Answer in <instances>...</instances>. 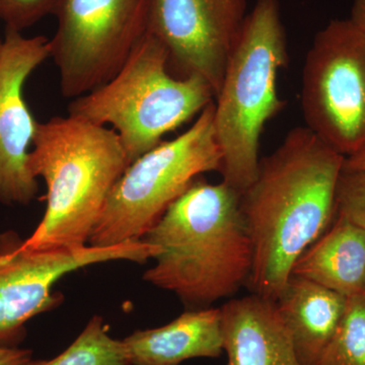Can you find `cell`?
<instances>
[{"mask_svg": "<svg viewBox=\"0 0 365 365\" xmlns=\"http://www.w3.org/2000/svg\"><path fill=\"white\" fill-rule=\"evenodd\" d=\"M248 0H150L148 33L177 78H198L215 95L246 21Z\"/></svg>", "mask_w": 365, "mask_h": 365, "instance_id": "cell-10", "label": "cell"}, {"mask_svg": "<svg viewBox=\"0 0 365 365\" xmlns=\"http://www.w3.org/2000/svg\"><path fill=\"white\" fill-rule=\"evenodd\" d=\"M14 230L0 234V347H18L26 337V324L58 306L62 297L54 285L66 274L111 261L143 263L153 259L157 247L141 241L112 247L30 251Z\"/></svg>", "mask_w": 365, "mask_h": 365, "instance_id": "cell-9", "label": "cell"}, {"mask_svg": "<svg viewBox=\"0 0 365 365\" xmlns=\"http://www.w3.org/2000/svg\"><path fill=\"white\" fill-rule=\"evenodd\" d=\"M307 127L350 158L365 150V32L350 19L314 36L302 73Z\"/></svg>", "mask_w": 365, "mask_h": 365, "instance_id": "cell-7", "label": "cell"}, {"mask_svg": "<svg viewBox=\"0 0 365 365\" xmlns=\"http://www.w3.org/2000/svg\"><path fill=\"white\" fill-rule=\"evenodd\" d=\"M215 98V91L202 79L172 76L167 50L148 33L109 81L69 103L68 115L110 125L131 163Z\"/></svg>", "mask_w": 365, "mask_h": 365, "instance_id": "cell-5", "label": "cell"}, {"mask_svg": "<svg viewBox=\"0 0 365 365\" xmlns=\"http://www.w3.org/2000/svg\"><path fill=\"white\" fill-rule=\"evenodd\" d=\"M33 351L19 347H0V365H23L32 359Z\"/></svg>", "mask_w": 365, "mask_h": 365, "instance_id": "cell-20", "label": "cell"}, {"mask_svg": "<svg viewBox=\"0 0 365 365\" xmlns=\"http://www.w3.org/2000/svg\"><path fill=\"white\" fill-rule=\"evenodd\" d=\"M349 19L365 32V0H353Z\"/></svg>", "mask_w": 365, "mask_h": 365, "instance_id": "cell-21", "label": "cell"}, {"mask_svg": "<svg viewBox=\"0 0 365 365\" xmlns=\"http://www.w3.org/2000/svg\"><path fill=\"white\" fill-rule=\"evenodd\" d=\"M215 102L181 135L162 141L132 162L110 192L88 245L141 241L170 204L204 173L220 172Z\"/></svg>", "mask_w": 365, "mask_h": 365, "instance_id": "cell-6", "label": "cell"}, {"mask_svg": "<svg viewBox=\"0 0 365 365\" xmlns=\"http://www.w3.org/2000/svg\"><path fill=\"white\" fill-rule=\"evenodd\" d=\"M337 213L365 232V170H343L337 189Z\"/></svg>", "mask_w": 365, "mask_h": 365, "instance_id": "cell-19", "label": "cell"}, {"mask_svg": "<svg viewBox=\"0 0 365 365\" xmlns=\"http://www.w3.org/2000/svg\"><path fill=\"white\" fill-rule=\"evenodd\" d=\"M345 157L311 129L297 127L260 160L241 196L253 264L252 294L275 302L295 261L337 215V189Z\"/></svg>", "mask_w": 365, "mask_h": 365, "instance_id": "cell-1", "label": "cell"}, {"mask_svg": "<svg viewBox=\"0 0 365 365\" xmlns=\"http://www.w3.org/2000/svg\"><path fill=\"white\" fill-rule=\"evenodd\" d=\"M61 0H0V19L21 32L48 14H56Z\"/></svg>", "mask_w": 365, "mask_h": 365, "instance_id": "cell-18", "label": "cell"}, {"mask_svg": "<svg viewBox=\"0 0 365 365\" xmlns=\"http://www.w3.org/2000/svg\"><path fill=\"white\" fill-rule=\"evenodd\" d=\"M131 365H180L193 359H217L223 353L220 309L185 312L160 328L138 330L125 338Z\"/></svg>", "mask_w": 365, "mask_h": 365, "instance_id": "cell-13", "label": "cell"}, {"mask_svg": "<svg viewBox=\"0 0 365 365\" xmlns=\"http://www.w3.org/2000/svg\"><path fill=\"white\" fill-rule=\"evenodd\" d=\"M227 365H302L273 300L257 294L220 307Z\"/></svg>", "mask_w": 365, "mask_h": 365, "instance_id": "cell-12", "label": "cell"}, {"mask_svg": "<svg viewBox=\"0 0 365 365\" xmlns=\"http://www.w3.org/2000/svg\"><path fill=\"white\" fill-rule=\"evenodd\" d=\"M150 0H61L50 40L66 98L104 85L148 33Z\"/></svg>", "mask_w": 365, "mask_h": 365, "instance_id": "cell-8", "label": "cell"}, {"mask_svg": "<svg viewBox=\"0 0 365 365\" xmlns=\"http://www.w3.org/2000/svg\"><path fill=\"white\" fill-rule=\"evenodd\" d=\"M1 45H2V41L0 40V48H1Z\"/></svg>", "mask_w": 365, "mask_h": 365, "instance_id": "cell-23", "label": "cell"}, {"mask_svg": "<svg viewBox=\"0 0 365 365\" xmlns=\"http://www.w3.org/2000/svg\"><path fill=\"white\" fill-rule=\"evenodd\" d=\"M275 304L300 364L316 365L339 326L347 297L292 275Z\"/></svg>", "mask_w": 365, "mask_h": 365, "instance_id": "cell-14", "label": "cell"}, {"mask_svg": "<svg viewBox=\"0 0 365 365\" xmlns=\"http://www.w3.org/2000/svg\"><path fill=\"white\" fill-rule=\"evenodd\" d=\"M23 365H131L123 340L109 335L102 317H93L88 325L58 356L30 359Z\"/></svg>", "mask_w": 365, "mask_h": 365, "instance_id": "cell-16", "label": "cell"}, {"mask_svg": "<svg viewBox=\"0 0 365 365\" xmlns=\"http://www.w3.org/2000/svg\"><path fill=\"white\" fill-rule=\"evenodd\" d=\"M288 61L279 0H256L230 53L216 93L215 130L222 181L242 193L258 173L266 123L285 107L278 74Z\"/></svg>", "mask_w": 365, "mask_h": 365, "instance_id": "cell-4", "label": "cell"}, {"mask_svg": "<svg viewBox=\"0 0 365 365\" xmlns=\"http://www.w3.org/2000/svg\"><path fill=\"white\" fill-rule=\"evenodd\" d=\"M51 56L44 36L26 38L6 28L0 48V202L26 205L38 193L28 158L38 122L24 97L26 79Z\"/></svg>", "mask_w": 365, "mask_h": 365, "instance_id": "cell-11", "label": "cell"}, {"mask_svg": "<svg viewBox=\"0 0 365 365\" xmlns=\"http://www.w3.org/2000/svg\"><path fill=\"white\" fill-rule=\"evenodd\" d=\"M343 170H346V172L365 170V150L353 155V157L346 158Z\"/></svg>", "mask_w": 365, "mask_h": 365, "instance_id": "cell-22", "label": "cell"}, {"mask_svg": "<svg viewBox=\"0 0 365 365\" xmlns=\"http://www.w3.org/2000/svg\"><path fill=\"white\" fill-rule=\"evenodd\" d=\"M292 275L347 299L365 294L364 230L337 213L330 227L295 261Z\"/></svg>", "mask_w": 365, "mask_h": 365, "instance_id": "cell-15", "label": "cell"}, {"mask_svg": "<svg viewBox=\"0 0 365 365\" xmlns=\"http://www.w3.org/2000/svg\"><path fill=\"white\" fill-rule=\"evenodd\" d=\"M28 169L44 180L46 209L24 249L88 245L110 192L130 162L116 132L67 115L38 122Z\"/></svg>", "mask_w": 365, "mask_h": 365, "instance_id": "cell-3", "label": "cell"}, {"mask_svg": "<svg viewBox=\"0 0 365 365\" xmlns=\"http://www.w3.org/2000/svg\"><path fill=\"white\" fill-rule=\"evenodd\" d=\"M316 365H365V294L348 297L339 326Z\"/></svg>", "mask_w": 365, "mask_h": 365, "instance_id": "cell-17", "label": "cell"}, {"mask_svg": "<svg viewBox=\"0 0 365 365\" xmlns=\"http://www.w3.org/2000/svg\"><path fill=\"white\" fill-rule=\"evenodd\" d=\"M237 190L195 180L144 235L157 247L144 280L208 307L248 283L253 249Z\"/></svg>", "mask_w": 365, "mask_h": 365, "instance_id": "cell-2", "label": "cell"}]
</instances>
